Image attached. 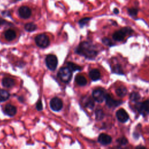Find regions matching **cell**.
<instances>
[{
	"label": "cell",
	"instance_id": "31",
	"mask_svg": "<svg viewBox=\"0 0 149 149\" xmlns=\"http://www.w3.org/2000/svg\"><path fill=\"white\" fill-rule=\"evenodd\" d=\"M113 13H115V14H118V13H119V10H118V9L115 8V9H113Z\"/></svg>",
	"mask_w": 149,
	"mask_h": 149
},
{
	"label": "cell",
	"instance_id": "26",
	"mask_svg": "<svg viewBox=\"0 0 149 149\" xmlns=\"http://www.w3.org/2000/svg\"><path fill=\"white\" fill-rule=\"evenodd\" d=\"M90 19H91V18H90V17H84V18H83V19H81V20H80V21L79 22V23L80 24V25L81 26H83L84 25H85L86 24H87Z\"/></svg>",
	"mask_w": 149,
	"mask_h": 149
},
{
	"label": "cell",
	"instance_id": "30",
	"mask_svg": "<svg viewBox=\"0 0 149 149\" xmlns=\"http://www.w3.org/2000/svg\"><path fill=\"white\" fill-rule=\"evenodd\" d=\"M6 23V22L5 20L0 18V26L3 25V24H5Z\"/></svg>",
	"mask_w": 149,
	"mask_h": 149
},
{
	"label": "cell",
	"instance_id": "5",
	"mask_svg": "<svg viewBox=\"0 0 149 149\" xmlns=\"http://www.w3.org/2000/svg\"><path fill=\"white\" fill-rule=\"evenodd\" d=\"M45 63L49 70H54L57 67L58 59L54 55H48L45 58Z\"/></svg>",
	"mask_w": 149,
	"mask_h": 149
},
{
	"label": "cell",
	"instance_id": "1",
	"mask_svg": "<svg viewBox=\"0 0 149 149\" xmlns=\"http://www.w3.org/2000/svg\"><path fill=\"white\" fill-rule=\"evenodd\" d=\"M76 52L88 59H94L97 55L95 46L86 41H83L79 44L76 48Z\"/></svg>",
	"mask_w": 149,
	"mask_h": 149
},
{
	"label": "cell",
	"instance_id": "9",
	"mask_svg": "<svg viewBox=\"0 0 149 149\" xmlns=\"http://www.w3.org/2000/svg\"><path fill=\"white\" fill-rule=\"evenodd\" d=\"M116 116L117 119L122 123H125L127 122L129 118V115L127 112L122 108H120L117 111L116 113Z\"/></svg>",
	"mask_w": 149,
	"mask_h": 149
},
{
	"label": "cell",
	"instance_id": "13",
	"mask_svg": "<svg viewBox=\"0 0 149 149\" xmlns=\"http://www.w3.org/2000/svg\"><path fill=\"white\" fill-rule=\"evenodd\" d=\"M5 112L8 116H13L16 113V108L11 104H7L5 107Z\"/></svg>",
	"mask_w": 149,
	"mask_h": 149
},
{
	"label": "cell",
	"instance_id": "20",
	"mask_svg": "<svg viewBox=\"0 0 149 149\" xmlns=\"http://www.w3.org/2000/svg\"><path fill=\"white\" fill-rule=\"evenodd\" d=\"M116 93L119 97H124L127 93V89L123 86L119 87L116 90Z\"/></svg>",
	"mask_w": 149,
	"mask_h": 149
},
{
	"label": "cell",
	"instance_id": "7",
	"mask_svg": "<svg viewBox=\"0 0 149 149\" xmlns=\"http://www.w3.org/2000/svg\"><path fill=\"white\" fill-rule=\"evenodd\" d=\"M92 95L93 99L95 101L101 103L105 100L107 94H105L104 90L101 89H96L93 91Z\"/></svg>",
	"mask_w": 149,
	"mask_h": 149
},
{
	"label": "cell",
	"instance_id": "22",
	"mask_svg": "<svg viewBox=\"0 0 149 149\" xmlns=\"http://www.w3.org/2000/svg\"><path fill=\"white\" fill-rule=\"evenodd\" d=\"M24 29L27 31L31 32L37 29V26L33 23H28L25 24Z\"/></svg>",
	"mask_w": 149,
	"mask_h": 149
},
{
	"label": "cell",
	"instance_id": "16",
	"mask_svg": "<svg viewBox=\"0 0 149 149\" xmlns=\"http://www.w3.org/2000/svg\"><path fill=\"white\" fill-rule=\"evenodd\" d=\"M16 32L12 29H8L5 33V37L8 41H12L16 38Z\"/></svg>",
	"mask_w": 149,
	"mask_h": 149
},
{
	"label": "cell",
	"instance_id": "2",
	"mask_svg": "<svg viewBox=\"0 0 149 149\" xmlns=\"http://www.w3.org/2000/svg\"><path fill=\"white\" fill-rule=\"evenodd\" d=\"M58 76L61 81L65 83L69 82L72 76V71L68 67L61 68L58 73Z\"/></svg>",
	"mask_w": 149,
	"mask_h": 149
},
{
	"label": "cell",
	"instance_id": "14",
	"mask_svg": "<svg viewBox=\"0 0 149 149\" xmlns=\"http://www.w3.org/2000/svg\"><path fill=\"white\" fill-rule=\"evenodd\" d=\"M89 76L90 79L93 81H96L100 79L101 77V74L100 71L97 69H92L89 72Z\"/></svg>",
	"mask_w": 149,
	"mask_h": 149
},
{
	"label": "cell",
	"instance_id": "21",
	"mask_svg": "<svg viewBox=\"0 0 149 149\" xmlns=\"http://www.w3.org/2000/svg\"><path fill=\"white\" fill-rule=\"evenodd\" d=\"M68 68L72 72V71H76V70H80L81 69V67L80 66L73 63V62H68L67 63Z\"/></svg>",
	"mask_w": 149,
	"mask_h": 149
},
{
	"label": "cell",
	"instance_id": "3",
	"mask_svg": "<svg viewBox=\"0 0 149 149\" xmlns=\"http://www.w3.org/2000/svg\"><path fill=\"white\" fill-rule=\"evenodd\" d=\"M132 30L130 28L124 27L121 30L115 31L113 33L112 37H113V40H115V41H121L125 38V37L127 34H130L132 33Z\"/></svg>",
	"mask_w": 149,
	"mask_h": 149
},
{
	"label": "cell",
	"instance_id": "18",
	"mask_svg": "<svg viewBox=\"0 0 149 149\" xmlns=\"http://www.w3.org/2000/svg\"><path fill=\"white\" fill-rule=\"evenodd\" d=\"M83 102L86 107L89 108H93L94 106V101L90 97H85L83 98Z\"/></svg>",
	"mask_w": 149,
	"mask_h": 149
},
{
	"label": "cell",
	"instance_id": "12",
	"mask_svg": "<svg viewBox=\"0 0 149 149\" xmlns=\"http://www.w3.org/2000/svg\"><path fill=\"white\" fill-rule=\"evenodd\" d=\"M98 141L102 145H108L111 143L112 138L109 135L105 133H101L98 136Z\"/></svg>",
	"mask_w": 149,
	"mask_h": 149
},
{
	"label": "cell",
	"instance_id": "27",
	"mask_svg": "<svg viewBox=\"0 0 149 149\" xmlns=\"http://www.w3.org/2000/svg\"><path fill=\"white\" fill-rule=\"evenodd\" d=\"M117 142L120 145H125L128 143V141L125 137H120L117 140Z\"/></svg>",
	"mask_w": 149,
	"mask_h": 149
},
{
	"label": "cell",
	"instance_id": "29",
	"mask_svg": "<svg viewBox=\"0 0 149 149\" xmlns=\"http://www.w3.org/2000/svg\"><path fill=\"white\" fill-rule=\"evenodd\" d=\"M36 108L38 111H41L42 109V104L41 100H40L37 102V105H36Z\"/></svg>",
	"mask_w": 149,
	"mask_h": 149
},
{
	"label": "cell",
	"instance_id": "23",
	"mask_svg": "<svg viewBox=\"0 0 149 149\" xmlns=\"http://www.w3.org/2000/svg\"><path fill=\"white\" fill-rule=\"evenodd\" d=\"M140 98V95L137 93H132L130 95V100L133 102H137Z\"/></svg>",
	"mask_w": 149,
	"mask_h": 149
},
{
	"label": "cell",
	"instance_id": "19",
	"mask_svg": "<svg viewBox=\"0 0 149 149\" xmlns=\"http://www.w3.org/2000/svg\"><path fill=\"white\" fill-rule=\"evenodd\" d=\"M9 93L5 90L0 89V101L3 102L6 101L9 97Z\"/></svg>",
	"mask_w": 149,
	"mask_h": 149
},
{
	"label": "cell",
	"instance_id": "6",
	"mask_svg": "<svg viewBox=\"0 0 149 149\" xmlns=\"http://www.w3.org/2000/svg\"><path fill=\"white\" fill-rule=\"evenodd\" d=\"M136 109L140 113L146 115L149 113V100H146L142 102H139L136 105Z\"/></svg>",
	"mask_w": 149,
	"mask_h": 149
},
{
	"label": "cell",
	"instance_id": "17",
	"mask_svg": "<svg viewBox=\"0 0 149 149\" xmlns=\"http://www.w3.org/2000/svg\"><path fill=\"white\" fill-rule=\"evenodd\" d=\"M75 81L79 86H85L87 82L86 77L84 76L81 74H79L76 76Z\"/></svg>",
	"mask_w": 149,
	"mask_h": 149
},
{
	"label": "cell",
	"instance_id": "11",
	"mask_svg": "<svg viewBox=\"0 0 149 149\" xmlns=\"http://www.w3.org/2000/svg\"><path fill=\"white\" fill-rule=\"evenodd\" d=\"M105 102L109 108H114L122 104V101L120 100H113L109 95H107L105 98Z\"/></svg>",
	"mask_w": 149,
	"mask_h": 149
},
{
	"label": "cell",
	"instance_id": "4",
	"mask_svg": "<svg viewBox=\"0 0 149 149\" xmlns=\"http://www.w3.org/2000/svg\"><path fill=\"white\" fill-rule=\"evenodd\" d=\"M35 41L36 44L40 48H46L49 44V38L45 34L37 35L35 38Z\"/></svg>",
	"mask_w": 149,
	"mask_h": 149
},
{
	"label": "cell",
	"instance_id": "25",
	"mask_svg": "<svg viewBox=\"0 0 149 149\" xmlns=\"http://www.w3.org/2000/svg\"><path fill=\"white\" fill-rule=\"evenodd\" d=\"M138 10L136 8H130L128 9V13L129 14L132 16H136L137 14Z\"/></svg>",
	"mask_w": 149,
	"mask_h": 149
},
{
	"label": "cell",
	"instance_id": "32",
	"mask_svg": "<svg viewBox=\"0 0 149 149\" xmlns=\"http://www.w3.org/2000/svg\"><path fill=\"white\" fill-rule=\"evenodd\" d=\"M15 1H20V0H15Z\"/></svg>",
	"mask_w": 149,
	"mask_h": 149
},
{
	"label": "cell",
	"instance_id": "28",
	"mask_svg": "<svg viewBox=\"0 0 149 149\" xmlns=\"http://www.w3.org/2000/svg\"><path fill=\"white\" fill-rule=\"evenodd\" d=\"M102 42L104 44H105L107 45H109V46H111L112 45V43L111 42V41L107 38H104L102 39Z\"/></svg>",
	"mask_w": 149,
	"mask_h": 149
},
{
	"label": "cell",
	"instance_id": "8",
	"mask_svg": "<svg viewBox=\"0 0 149 149\" xmlns=\"http://www.w3.org/2000/svg\"><path fill=\"white\" fill-rule=\"evenodd\" d=\"M50 107L54 111H59L62 108L63 103L62 100L58 98L54 97L50 101Z\"/></svg>",
	"mask_w": 149,
	"mask_h": 149
},
{
	"label": "cell",
	"instance_id": "15",
	"mask_svg": "<svg viewBox=\"0 0 149 149\" xmlns=\"http://www.w3.org/2000/svg\"><path fill=\"white\" fill-rule=\"evenodd\" d=\"M2 85L3 87H7V88H10V87H12L15 85V81L12 78L5 77L2 80Z\"/></svg>",
	"mask_w": 149,
	"mask_h": 149
},
{
	"label": "cell",
	"instance_id": "10",
	"mask_svg": "<svg viewBox=\"0 0 149 149\" xmlns=\"http://www.w3.org/2000/svg\"><path fill=\"white\" fill-rule=\"evenodd\" d=\"M18 12L19 16L23 19H28L31 15V9L26 6H22L20 7Z\"/></svg>",
	"mask_w": 149,
	"mask_h": 149
},
{
	"label": "cell",
	"instance_id": "24",
	"mask_svg": "<svg viewBox=\"0 0 149 149\" xmlns=\"http://www.w3.org/2000/svg\"><path fill=\"white\" fill-rule=\"evenodd\" d=\"M104 117V112L101 109H97L95 111V118L97 120H101Z\"/></svg>",
	"mask_w": 149,
	"mask_h": 149
}]
</instances>
